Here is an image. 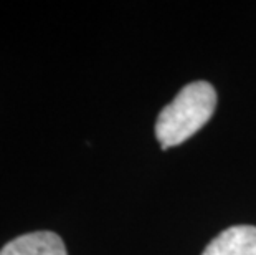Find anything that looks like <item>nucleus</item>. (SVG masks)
I'll list each match as a JSON object with an SVG mask.
<instances>
[{"label": "nucleus", "mask_w": 256, "mask_h": 255, "mask_svg": "<svg viewBox=\"0 0 256 255\" xmlns=\"http://www.w3.org/2000/svg\"><path fill=\"white\" fill-rule=\"evenodd\" d=\"M216 108V91L206 81L184 86L170 105L160 111L156 136L162 149L182 144L208 123Z\"/></svg>", "instance_id": "1"}, {"label": "nucleus", "mask_w": 256, "mask_h": 255, "mask_svg": "<svg viewBox=\"0 0 256 255\" xmlns=\"http://www.w3.org/2000/svg\"><path fill=\"white\" fill-rule=\"evenodd\" d=\"M0 255H68L62 237L55 232L40 230L20 235L2 247Z\"/></svg>", "instance_id": "2"}, {"label": "nucleus", "mask_w": 256, "mask_h": 255, "mask_svg": "<svg viewBox=\"0 0 256 255\" xmlns=\"http://www.w3.org/2000/svg\"><path fill=\"white\" fill-rule=\"evenodd\" d=\"M202 255H256V227L235 225L223 230Z\"/></svg>", "instance_id": "3"}]
</instances>
